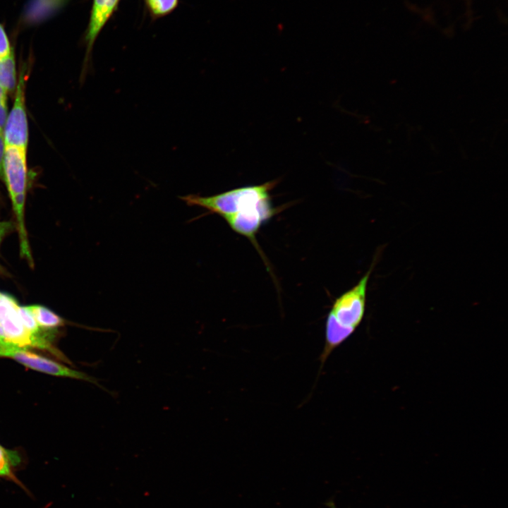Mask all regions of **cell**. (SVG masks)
Instances as JSON below:
<instances>
[{
  "mask_svg": "<svg viewBox=\"0 0 508 508\" xmlns=\"http://www.w3.org/2000/svg\"><path fill=\"white\" fill-rule=\"evenodd\" d=\"M20 463V457L17 452L7 449L0 445V479H6L22 486L15 474L16 468Z\"/></svg>",
  "mask_w": 508,
  "mask_h": 508,
  "instance_id": "obj_8",
  "label": "cell"
},
{
  "mask_svg": "<svg viewBox=\"0 0 508 508\" xmlns=\"http://www.w3.org/2000/svg\"><path fill=\"white\" fill-rule=\"evenodd\" d=\"M17 73L13 52L7 56L0 58V87L7 93L16 90Z\"/></svg>",
  "mask_w": 508,
  "mask_h": 508,
  "instance_id": "obj_10",
  "label": "cell"
},
{
  "mask_svg": "<svg viewBox=\"0 0 508 508\" xmlns=\"http://www.w3.org/2000/svg\"><path fill=\"white\" fill-rule=\"evenodd\" d=\"M277 183V180H272L214 195L190 194L181 199L188 205L202 207L210 214L221 216L233 231L250 241L263 259L256 236L261 227L281 210L272 202L271 192Z\"/></svg>",
  "mask_w": 508,
  "mask_h": 508,
  "instance_id": "obj_1",
  "label": "cell"
},
{
  "mask_svg": "<svg viewBox=\"0 0 508 508\" xmlns=\"http://www.w3.org/2000/svg\"><path fill=\"white\" fill-rule=\"evenodd\" d=\"M179 0H145L146 8L153 19L169 15L179 6Z\"/></svg>",
  "mask_w": 508,
  "mask_h": 508,
  "instance_id": "obj_12",
  "label": "cell"
},
{
  "mask_svg": "<svg viewBox=\"0 0 508 508\" xmlns=\"http://www.w3.org/2000/svg\"><path fill=\"white\" fill-rule=\"evenodd\" d=\"M0 356L12 358L23 365L42 373L87 381L97 385L103 390L109 392L98 383L95 377L69 368L47 358L27 351L25 348L15 346L8 341L0 346Z\"/></svg>",
  "mask_w": 508,
  "mask_h": 508,
  "instance_id": "obj_3",
  "label": "cell"
},
{
  "mask_svg": "<svg viewBox=\"0 0 508 508\" xmlns=\"http://www.w3.org/2000/svg\"><path fill=\"white\" fill-rule=\"evenodd\" d=\"M6 341H6V339L4 337L3 332H2L1 329L0 328V345L5 343Z\"/></svg>",
  "mask_w": 508,
  "mask_h": 508,
  "instance_id": "obj_17",
  "label": "cell"
},
{
  "mask_svg": "<svg viewBox=\"0 0 508 508\" xmlns=\"http://www.w3.org/2000/svg\"><path fill=\"white\" fill-rule=\"evenodd\" d=\"M6 143L4 138V134L0 131V178L4 179L3 174V163L6 150Z\"/></svg>",
  "mask_w": 508,
  "mask_h": 508,
  "instance_id": "obj_15",
  "label": "cell"
},
{
  "mask_svg": "<svg viewBox=\"0 0 508 508\" xmlns=\"http://www.w3.org/2000/svg\"><path fill=\"white\" fill-rule=\"evenodd\" d=\"M11 201L18 224V231L20 240V253L23 256L26 257L30 261H32L24 224L25 193H21L11 198Z\"/></svg>",
  "mask_w": 508,
  "mask_h": 508,
  "instance_id": "obj_9",
  "label": "cell"
},
{
  "mask_svg": "<svg viewBox=\"0 0 508 508\" xmlns=\"http://www.w3.org/2000/svg\"><path fill=\"white\" fill-rule=\"evenodd\" d=\"M18 304L11 296L0 293V328L8 342L21 347H35V341L21 322Z\"/></svg>",
  "mask_w": 508,
  "mask_h": 508,
  "instance_id": "obj_5",
  "label": "cell"
},
{
  "mask_svg": "<svg viewBox=\"0 0 508 508\" xmlns=\"http://www.w3.org/2000/svg\"><path fill=\"white\" fill-rule=\"evenodd\" d=\"M39 327L44 329L57 328L64 325V320L46 307L40 305L29 306Z\"/></svg>",
  "mask_w": 508,
  "mask_h": 508,
  "instance_id": "obj_11",
  "label": "cell"
},
{
  "mask_svg": "<svg viewBox=\"0 0 508 508\" xmlns=\"http://www.w3.org/2000/svg\"><path fill=\"white\" fill-rule=\"evenodd\" d=\"M13 228L11 222H0V242L3 237Z\"/></svg>",
  "mask_w": 508,
  "mask_h": 508,
  "instance_id": "obj_16",
  "label": "cell"
},
{
  "mask_svg": "<svg viewBox=\"0 0 508 508\" xmlns=\"http://www.w3.org/2000/svg\"><path fill=\"white\" fill-rule=\"evenodd\" d=\"M27 150L6 146L3 163V174L11 199L26 193Z\"/></svg>",
  "mask_w": 508,
  "mask_h": 508,
  "instance_id": "obj_6",
  "label": "cell"
},
{
  "mask_svg": "<svg viewBox=\"0 0 508 508\" xmlns=\"http://www.w3.org/2000/svg\"><path fill=\"white\" fill-rule=\"evenodd\" d=\"M373 265L355 286L334 301L325 321V344L320 356V370L333 351L348 339L362 322Z\"/></svg>",
  "mask_w": 508,
  "mask_h": 508,
  "instance_id": "obj_2",
  "label": "cell"
},
{
  "mask_svg": "<svg viewBox=\"0 0 508 508\" xmlns=\"http://www.w3.org/2000/svg\"><path fill=\"white\" fill-rule=\"evenodd\" d=\"M8 116L7 92L0 87V131L4 132Z\"/></svg>",
  "mask_w": 508,
  "mask_h": 508,
  "instance_id": "obj_14",
  "label": "cell"
},
{
  "mask_svg": "<svg viewBox=\"0 0 508 508\" xmlns=\"http://www.w3.org/2000/svg\"><path fill=\"white\" fill-rule=\"evenodd\" d=\"M121 0H92L90 19L85 31V63L90 58L93 45L105 25L117 10Z\"/></svg>",
  "mask_w": 508,
  "mask_h": 508,
  "instance_id": "obj_7",
  "label": "cell"
},
{
  "mask_svg": "<svg viewBox=\"0 0 508 508\" xmlns=\"http://www.w3.org/2000/svg\"><path fill=\"white\" fill-rule=\"evenodd\" d=\"M330 507H331V508H337V507L334 506V504H332V503L330 504Z\"/></svg>",
  "mask_w": 508,
  "mask_h": 508,
  "instance_id": "obj_18",
  "label": "cell"
},
{
  "mask_svg": "<svg viewBox=\"0 0 508 508\" xmlns=\"http://www.w3.org/2000/svg\"><path fill=\"white\" fill-rule=\"evenodd\" d=\"M13 107L8 114L4 128L6 146L18 147L27 150L28 124L25 109V78L24 72L19 75Z\"/></svg>",
  "mask_w": 508,
  "mask_h": 508,
  "instance_id": "obj_4",
  "label": "cell"
},
{
  "mask_svg": "<svg viewBox=\"0 0 508 508\" xmlns=\"http://www.w3.org/2000/svg\"><path fill=\"white\" fill-rule=\"evenodd\" d=\"M13 52V49L7 33L0 23V58L7 56Z\"/></svg>",
  "mask_w": 508,
  "mask_h": 508,
  "instance_id": "obj_13",
  "label": "cell"
}]
</instances>
